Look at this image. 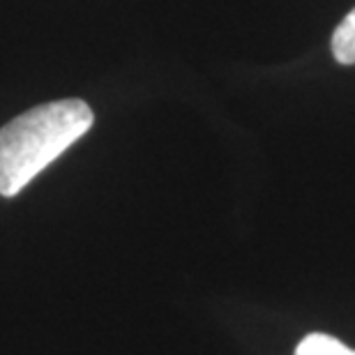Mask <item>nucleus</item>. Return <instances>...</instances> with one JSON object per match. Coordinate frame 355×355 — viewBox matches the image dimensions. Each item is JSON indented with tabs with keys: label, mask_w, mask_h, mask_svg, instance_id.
I'll use <instances>...</instances> for the list:
<instances>
[{
	"label": "nucleus",
	"mask_w": 355,
	"mask_h": 355,
	"mask_svg": "<svg viewBox=\"0 0 355 355\" xmlns=\"http://www.w3.org/2000/svg\"><path fill=\"white\" fill-rule=\"evenodd\" d=\"M95 116L83 99H58L21 113L0 130V196H17L86 134Z\"/></svg>",
	"instance_id": "f257e3e1"
},
{
	"label": "nucleus",
	"mask_w": 355,
	"mask_h": 355,
	"mask_svg": "<svg viewBox=\"0 0 355 355\" xmlns=\"http://www.w3.org/2000/svg\"><path fill=\"white\" fill-rule=\"evenodd\" d=\"M332 53L342 65H355V10L349 12L332 35Z\"/></svg>",
	"instance_id": "f03ea898"
},
{
	"label": "nucleus",
	"mask_w": 355,
	"mask_h": 355,
	"mask_svg": "<svg viewBox=\"0 0 355 355\" xmlns=\"http://www.w3.org/2000/svg\"><path fill=\"white\" fill-rule=\"evenodd\" d=\"M295 355H355L353 349L344 346L339 339L330 337V335H307L297 346Z\"/></svg>",
	"instance_id": "7ed1b4c3"
}]
</instances>
